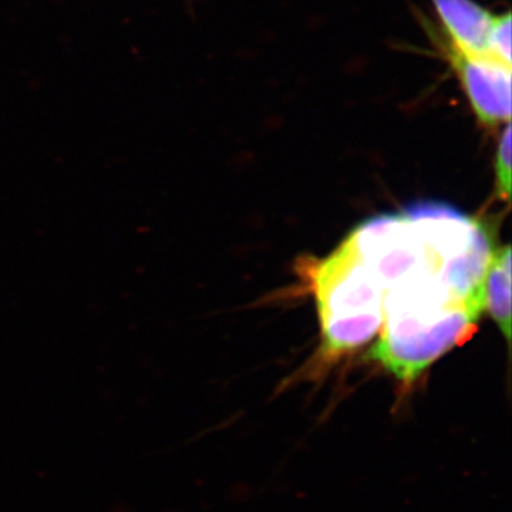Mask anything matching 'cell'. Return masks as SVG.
<instances>
[{"mask_svg": "<svg viewBox=\"0 0 512 512\" xmlns=\"http://www.w3.org/2000/svg\"><path fill=\"white\" fill-rule=\"evenodd\" d=\"M407 208L419 225L420 254L383 286L382 332L370 357L409 384L476 333L494 251L483 225L450 205Z\"/></svg>", "mask_w": 512, "mask_h": 512, "instance_id": "6da1fadb", "label": "cell"}, {"mask_svg": "<svg viewBox=\"0 0 512 512\" xmlns=\"http://www.w3.org/2000/svg\"><path fill=\"white\" fill-rule=\"evenodd\" d=\"M322 329V353L333 357L375 338L382 328L383 288L349 238L308 272Z\"/></svg>", "mask_w": 512, "mask_h": 512, "instance_id": "7a4b0ae2", "label": "cell"}, {"mask_svg": "<svg viewBox=\"0 0 512 512\" xmlns=\"http://www.w3.org/2000/svg\"><path fill=\"white\" fill-rule=\"evenodd\" d=\"M440 45L478 121L485 127L510 123L512 64L485 52L464 49L447 37Z\"/></svg>", "mask_w": 512, "mask_h": 512, "instance_id": "3957f363", "label": "cell"}, {"mask_svg": "<svg viewBox=\"0 0 512 512\" xmlns=\"http://www.w3.org/2000/svg\"><path fill=\"white\" fill-rule=\"evenodd\" d=\"M446 37L464 49L484 52L494 13L474 0H431Z\"/></svg>", "mask_w": 512, "mask_h": 512, "instance_id": "277c9868", "label": "cell"}, {"mask_svg": "<svg viewBox=\"0 0 512 512\" xmlns=\"http://www.w3.org/2000/svg\"><path fill=\"white\" fill-rule=\"evenodd\" d=\"M485 306L491 313L498 328L503 330L505 339L511 335V248L494 251L485 278Z\"/></svg>", "mask_w": 512, "mask_h": 512, "instance_id": "5b68a950", "label": "cell"}, {"mask_svg": "<svg viewBox=\"0 0 512 512\" xmlns=\"http://www.w3.org/2000/svg\"><path fill=\"white\" fill-rule=\"evenodd\" d=\"M511 26L510 12L494 15L485 39L484 52L507 64H512Z\"/></svg>", "mask_w": 512, "mask_h": 512, "instance_id": "8992f818", "label": "cell"}, {"mask_svg": "<svg viewBox=\"0 0 512 512\" xmlns=\"http://www.w3.org/2000/svg\"><path fill=\"white\" fill-rule=\"evenodd\" d=\"M511 123L505 124L503 134L498 141L495 156V175L501 200L508 201L511 194Z\"/></svg>", "mask_w": 512, "mask_h": 512, "instance_id": "52a82bcc", "label": "cell"}]
</instances>
